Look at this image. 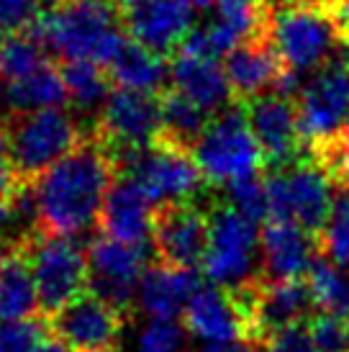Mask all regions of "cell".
Here are the masks:
<instances>
[{"mask_svg": "<svg viewBox=\"0 0 349 352\" xmlns=\"http://www.w3.org/2000/svg\"><path fill=\"white\" fill-rule=\"evenodd\" d=\"M116 180V167L93 134L75 152L62 157L34 186L39 229L57 236L87 234L100 221L106 196Z\"/></svg>", "mask_w": 349, "mask_h": 352, "instance_id": "6da1fadb", "label": "cell"}, {"mask_svg": "<svg viewBox=\"0 0 349 352\" xmlns=\"http://www.w3.org/2000/svg\"><path fill=\"white\" fill-rule=\"evenodd\" d=\"M29 34L62 62L93 59L103 67L128 36L121 13L106 0H52Z\"/></svg>", "mask_w": 349, "mask_h": 352, "instance_id": "7a4b0ae2", "label": "cell"}, {"mask_svg": "<svg viewBox=\"0 0 349 352\" xmlns=\"http://www.w3.org/2000/svg\"><path fill=\"white\" fill-rule=\"evenodd\" d=\"M270 41L285 69L313 75L347 54V39L334 8L319 6H272Z\"/></svg>", "mask_w": 349, "mask_h": 352, "instance_id": "3957f363", "label": "cell"}, {"mask_svg": "<svg viewBox=\"0 0 349 352\" xmlns=\"http://www.w3.org/2000/svg\"><path fill=\"white\" fill-rule=\"evenodd\" d=\"M203 275L214 285L242 291L262 280L260 229L236 208L221 201L208 206V247L203 254Z\"/></svg>", "mask_w": 349, "mask_h": 352, "instance_id": "277c9868", "label": "cell"}, {"mask_svg": "<svg viewBox=\"0 0 349 352\" xmlns=\"http://www.w3.org/2000/svg\"><path fill=\"white\" fill-rule=\"evenodd\" d=\"M10 157L21 183H34L90 137L75 113L65 108H44L5 118Z\"/></svg>", "mask_w": 349, "mask_h": 352, "instance_id": "5b68a950", "label": "cell"}, {"mask_svg": "<svg viewBox=\"0 0 349 352\" xmlns=\"http://www.w3.org/2000/svg\"><path fill=\"white\" fill-rule=\"evenodd\" d=\"M193 157L205 183L214 188H229L244 177L260 175L267 167L244 106L216 113L193 144Z\"/></svg>", "mask_w": 349, "mask_h": 352, "instance_id": "8992f818", "label": "cell"}, {"mask_svg": "<svg viewBox=\"0 0 349 352\" xmlns=\"http://www.w3.org/2000/svg\"><path fill=\"white\" fill-rule=\"evenodd\" d=\"M264 186L270 196V219H282L319 236L334 206L337 180L311 155L291 165L267 167Z\"/></svg>", "mask_w": 349, "mask_h": 352, "instance_id": "52a82bcc", "label": "cell"}, {"mask_svg": "<svg viewBox=\"0 0 349 352\" xmlns=\"http://www.w3.org/2000/svg\"><path fill=\"white\" fill-rule=\"evenodd\" d=\"M298 126L306 155L319 152L347 131L349 121V52L308 75L298 96Z\"/></svg>", "mask_w": 349, "mask_h": 352, "instance_id": "ba28073f", "label": "cell"}, {"mask_svg": "<svg viewBox=\"0 0 349 352\" xmlns=\"http://www.w3.org/2000/svg\"><path fill=\"white\" fill-rule=\"evenodd\" d=\"M21 250L31 263L39 294V314L44 319L54 316L87 291V250L72 236L36 232Z\"/></svg>", "mask_w": 349, "mask_h": 352, "instance_id": "9c48e42d", "label": "cell"}, {"mask_svg": "<svg viewBox=\"0 0 349 352\" xmlns=\"http://www.w3.org/2000/svg\"><path fill=\"white\" fill-rule=\"evenodd\" d=\"M118 175L139 180L155 206L198 201L208 186L193 152L167 139H157L155 144L136 149Z\"/></svg>", "mask_w": 349, "mask_h": 352, "instance_id": "30bf717a", "label": "cell"}, {"mask_svg": "<svg viewBox=\"0 0 349 352\" xmlns=\"http://www.w3.org/2000/svg\"><path fill=\"white\" fill-rule=\"evenodd\" d=\"M47 322L49 332L72 352H118L124 344L128 314L85 291Z\"/></svg>", "mask_w": 349, "mask_h": 352, "instance_id": "8fae6325", "label": "cell"}, {"mask_svg": "<svg viewBox=\"0 0 349 352\" xmlns=\"http://www.w3.org/2000/svg\"><path fill=\"white\" fill-rule=\"evenodd\" d=\"M146 267L149 257L144 245H128L95 234L87 245V291L131 314Z\"/></svg>", "mask_w": 349, "mask_h": 352, "instance_id": "7c38bea8", "label": "cell"}, {"mask_svg": "<svg viewBox=\"0 0 349 352\" xmlns=\"http://www.w3.org/2000/svg\"><path fill=\"white\" fill-rule=\"evenodd\" d=\"M90 134L113 147H149L162 137V96L111 88Z\"/></svg>", "mask_w": 349, "mask_h": 352, "instance_id": "4fadbf2b", "label": "cell"}, {"mask_svg": "<svg viewBox=\"0 0 349 352\" xmlns=\"http://www.w3.org/2000/svg\"><path fill=\"white\" fill-rule=\"evenodd\" d=\"M152 247L157 263L195 270L208 247V208L198 201L157 206Z\"/></svg>", "mask_w": 349, "mask_h": 352, "instance_id": "5bb4252c", "label": "cell"}, {"mask_svg": "<svg viewBox=\"0 0 349 352\" xmlns=\"http://www.w3.org/2000/svg\"><path fill=\"white\" fill-rule=\"evenodd\" d=\"M242 106L264 155V165L282 167L306 157L295 100L278 93H262L252 100H244Z\"/></svg>", "mask_w": 349, "mask_h": 352, "instance_id": "9a60e30c", "label": "cell"}, {"mask_svg": "<svg viewBox=\"0 0 349 352\" xmlns=\"http://www.w3.org/2000/svg\"><path fill=\"white\" fill-rule=\"evenodd\" d=\"M183 327L205 344L252 342L249 314L236 291L221 285L198 288L183 311Z\"/></svg>", "mask_w": 349, "mask_h": 352, "instance_id": "2e32d148", "label": "cell"}, {"mask_svg": "<svg viewBox=\"0 0 349 352\" xmlns=\"http://www.w3.org/2000/svg\"><path fill=\"white\" fill-rule=\"evenodd\" d=\"M236 294L244 298L249 314L252 342L262 344L267 337L285 327L306 322L313 309L306 278L301 280H260L252 288H242Z\"/></svg>", "mask_w": 349, "mask_h": 352, "instance_id": "e0dca14e", "label": "cell"}, {"mask_svg": "<svg viewBox=\"0 0 349 352\" xmlns=\"http://www.w3.org/2000/svg\"><path fill=\"white\" fill-rule=\"evenodd\" d=\"M121 21L131 39L162 57H174L195 29V13L188 0H131Z\"/></svg>", "mask_w": 349, "mask_h": 352, "instance_id": "ac0fdd59", "label": "cell"}, {"mask_svg": "<svg viewBox=\"0 0 349 352\" xmlns=\"http://www.w3.org/2000/svg\"><path fill=\"white\" fill-rule=\"evenodd\" d=\"M157 206L149 198L142 183L131 175H116L113 186L108 190L98 229L100 234L128 242V245H146L152 242V226H155Z\"/></svg>", "mask_w": 349, "mask_h": 352, "instance_id": "d6986e66", "label": "cell"}, {"mask_svg": "<svg viewBox=\"0 0 349 352\" xmlns=\"http://www.w3.org/2000/svg\"><path fill=\"white\" fill-rule=\"evenodd\" d=\"M319 239L303 226L270 219L260 232L262 280H301L319 254Z\"/></svg>", "mask_w": 349, "mask_h": 352, "instance_id": "ffe728a7", "label": "cell"}, {"mask_svg": "<svg viewBox=\"0 0 349 352\" xmlns=\"http://www.w3.org/2000/svg\"><path fill=\"white\" fill-rule=\"evenodd\" d=\"M170 85L193 100L195 106L203 108L208 116H216L236 103L226 69L208 57L177 52L170 65Z\"/></svg>", "mask_w": 349, "mask_h": 352, "instance_id": "44dd1931", "label": "cell"}, {"mask_svg": "<svg viewBox=\"0 0 349 352\" xmlns=\"http://www.w3.org/2000/svg\"><path fill=\"white\" fill-rule=\"evenodd\" d=\"M223 69H226V78L232 82L234 98L244 103V100H252L262 93H272L285 65L278 57L270 36H262V39H249L242 41L239 47H234L226 54Z\"/></svg>", "mask_w": 349, "mask_h": 352, "instance_id": "7402d4cb", "label": "cell"}, {"mask_svg": "<svg viewBox=\"0 0 349 352\" xmlns=\"http://www.w3.org/2000/svg\"><path fill=\"white\" fill-rule=\"evenodd\" d=\"M198 273L193 267H172L155 263L146 267L136 291V306L149 319H174L185 311L188 301L198 291Z\"/></svg>", "mask_w": 349, "mask_h": 352, "instance_id": "603a6c76", "label": "cell"}, {"mask_svg": "<svg viewBox=\"0 0 349 352\" xmlns=\"http://www.w3.org/2000/svg\"><path fill=\"white\" fill-rule=\"evenodd\" d=\"M67 103L69 96L62 78V67H54L52 62L26 78L0 82V111L5 113V118L44 108H65Z\"/></svg>", "mask_w": 349, "mask_h": 352, "instance_id": "cb8c5ba5", "label": "cell"}, {"mask_svg": "<svg viewBox=\"0 0 349 352\" xmlns=\"http://www.w3.org/2000/svg\"><path fill=\"white\" fill-rule=\"evenodd\" d=\"M111 80L121 88L142 90L162 96L170 85V65L167 57L152 52L149 47L126 36V41L118 47L113 59L106 65Z\"/></svg>", "mask_w": 349, "mask_h": 352, "instance_id": "d4e9b609", "label": "cell"}, {"mask_svg": "<svg viewBox=\"0 0 349 352\" xmlns=\"http://www.w3.org/2000/svg\"><path fill=\"white\" fill-rule=\"evenodd\" d=\"M39 314V294L23 250H13L0 267V322L31 319Z\"/></svg>", "mask_w": 349, "mask_h": 352, "instance_id": "484cf974", "label": "cell"}, {"mask_svg": "<svg viewBox=\"0 0 349 352\" xmlns=\"http://www.w3.org/2000/svg\"><path fill=\"white\" fill-rule=\"evenodd\" d=\"M62 78L67 85L72 111L78 116L95 121L111 93L108 69L93 59H69V62H62Z\"/></svg>", "mask_w": 349, "mask_h": 352, "instance_id": "4316f807", "label": "cell"}, {"mask_svg": "<svg viewBox=\"0 0 349 352\" xmlns=\"http://www.w3.org/2000/svg\"><path fill=\"white\" fill-rule=\"evenodd\" d=\"M211 118L214 116H208L203 108L195 106L183 93L165 90L162 93V137L159 139H167L177 147L193 152V144L201 139Z\"/></svg>", "mask_w": 349, "mask_h": 352, "instance_id": "83f0119b", "label": "cell"}, {"mask_svg": "<svg viewBox=\"0 0 349 352\" xmlns=\"http://www.w3.org/2000/svg\"><path fill=\"white\" fill-rule=\"evenodd\" d=\"M313 309L326 314H347L349 309V273H344L339 265H334L329 257L316 254L306 273Z\"/></svg>", "mask_w": 349, "mask_h": 352, "instance_id": "f1b7e54d", "label": "cell"}, {"mask_svg": "<svg viewBox=\"0 0 349 352\" xmlns=\"http://www.w3.org/2000/svg\"><path fill=\"white\" fill-rule=\"evenodd\" d=\"M319 252L349 273V180L337 183L334 206L324 229L319 232Z\"/></svg>", "mask_w": 349, "mask_h": 352, "instance_id": "f546056e", "label": "cell"}, {"mask_svg": "<svg viewBox=\"0 0 349 352\" xmlns=\"http://www.w3.org/2000/svg\"><path fill=\"white\" fill-rule=\"evenodd\" d=\"M49 62V52L41 47V41L29 34H10L0 47V82H13L36 72Z\"/></svg>", "mask_w": 349, "mask_h": 352, "instance_id": "4dcf8cb0", "label": "cell"}, {"mask_svg": "<svg viewBox=\"0 0 349 352\" xmlns=\"http://www.w3.org/2000/svg\"><path fill=\"white\" fill-rule=\"evenodd\" d=\"M223 201L257 224L270 221V196H267V186H264V173L244 177L239 183L223 188Z\"/></svg>", "mask_w": 349, "mask_h": 352, "instance_id": "1f68e13d", "label": "cell"}, {"mask_svg": "<svg viewBox=\"0 0 349 352\" xmlns=\"http://www.w3.org/2000/svg\"><path fill=\"white\" fill-rule=\"evenodd\" d=\"M49 337V322L44 316L0 322V352H34Z\"/></svg>", "mask_w": 349, "mask_h": 352, "instance_id": "d6a6232c", "label": "cell"}, {"mask_svg": "<svg viewBox=\"0 0 349 352\" xmlns=\"http://www.w3.org/2000/svg\"><path fill=\"white\" fill-rule=\"evenodd\" d=\"M185 334L188 329L174 319H149L139 332L136 347L139 352H183Z\"/></svg>", "mask_w": 349, "mask_h": 352, "instance_id": "836d02e7", "label": "cell"}, {"mask_svg": "<svg viewBox=\"0 0 349 352\" xmlns=\"http://www.w3.org/2000/svg\"><path fill=\"white\" fill-rule=\"evenodd\" d=\"M308 329L319 352H349V324L344 314L319 311L308 322Z\"/></svg>", "mask_w": 349, "mask_h": 352, "instance_id": "e575fe53", "label": "cell"}, {"mask_svg": "<svg viewBox=\"0 0 349 352\" xmlns=\"http://www.w3.org/2000/svg\"><path fill=\"white\" fill-rule=\"evenodd\" d=\"M44 10L41 0H0V31L21 34L34 26Z\"/></svg>", "mask_w": 349, "mask_h": 352, "instance_id": "d590c367", "label": "cell"}, {"mask_svg": "<svg viewBox=\"0 0 349 352\" xmlns=\"http://www.w3.org/2000/svg\"><path fill=\"white\" fill-rule=\"evenodd\" d=\"M262 347H264V352H319L306 322L275 332L262 342Z\"/></svg>", "mask_w": 349, "mask_h": 352, "instance_id": "8d00e7d4", "label": "cell"}, {"mask_svg": "<svg viewBox=\"0 0 349 352\" xmlns=\"http://www.w3.org/2000/svg\"><path fill=\"white\" fill-rule=\"evenodd\" d=\"M19 186L21 180L16 175V167H13V157H10L8 129H5V121L0 118V204H5Z\"/></svg>", "mask_w": 349, "mask_h": 352, "instance_id": "74e56055", "label": "cell"}, {"mask_svg": "<svg viewBox=\"0 0 349 352\" xmlns=\"http://www.w3.org/2000/svg\"><path fill=\"white\" fill-rule=\"evenodd\" d=\"M201 352H264L257 342H226V344H205Z\"/></svg>", "mask_w": 349, "mask_h": 352, "instance_id": "f35d334b", "label": "cell"}, {"mask_svg": "<svg viewBox=\"0 0 349 352\" xmlns=\"http://www.w3.org/2000/svg\"><path fill=\"white\" fill-rule=\"evenodd\" d=\"M272 6H319V8H334L339 6V0H270Z\"/></svg>", "mask_w": 349, "mask_h": 352, "instance_id": "ab89813d", "label": "cell"}, {"mask_svg": "<svg viewBox=\"0 0 349 352\" xmlns=\"http://www.w3.org/2000/svg\"><path fill=\"white\" fill-rule=\"evenodd\" d=\"M34 352H72V350H69L67 344L62 342L59 337H54V334H52V337H47V340H44V342H41Z\"/></svg>", "mask_w": 349, "mask_h": 352, "instance_id": "60d3db41", "label": "cell"}, {"mask_svg": "<svg viewBox=\"0 0 349 352\" xmlns=\"http://www.w3.org/2000/svg\"><path fill=\"white\" fill-rule=\"evenodd\" d=\"M337 16L341 21V31H344V39H347V47H349V0H339Z\"/></svg>", "mask_w": 349, "mask_h": 352, "instance_id": "b9f144b4", "label": "cell"}, {"mask_svg": "<svg viewBox=\"0 0 349 352\" xmlns=\"http://www.w3.org/2000/svg\"><path fill=\"white\" fill-rule=\"evenodd\" d=\"M13 252V247L8 245V239L5 236H0V267H3V263H5V257Z\"/></svg>", "mask_w": 349, "mask_h": 352, "instance_id": "7bdbcfd3", "label": "cell"}, {"mask_svg": "<svg viewBox=\"0 0 349 352\" xmlns=\"http://www.w3.org/2000/svg\"><path fill=\"white\" fill-rule=\"evenodd\" d=\"M188 3H190L193 8H211L216 0H188Z\"/></svg>", "mask_w": 349, "mask_h": 352, "instance_id": "ee69618b", "label": "cell"}, {"mask_svg": "<svg viewBox=\"0 0 349 352\" xmlns=\"http://www.w3.org/2000/svg\"><path fill=\"white\" fill-rule=\"evenodd\" d=\"M106 3H111V6H113V8H116L118 13H124V8H126L131 0H106Z\"/></svg>", "mask_w": 349, "mask_h": 352, "instance_id": "f6af8a7d", "label": "cell"}, {"mask_svg": "<svg viewBox=\"0 0 349 352\" xmlns=\"http://www.w3.org/2000/svg\"><path fill=\"white\" fill-rule=\"evenodd\" d=\"M3 41H5V39H3V31H0V47H3Z\"/></svg>", "mask_w": 349, "mask_h": 352, "instance_id": "bcb514c9", "label": "cell"}, {"mask_svg": "<svg viewBox=\"0 0 349 352\" xmlns=\"http://www.w3.org/2000/svg\"><path fill=\"white\" fill-rule=\"evenodd\" d=\"M344 316H347V324H349V309H347V314H344Z\"/></svg>", "mask_w": 349, "mask_h": 352, "instance_id": "7dc6e473", "label": "cell"}, {"mask_svg": "<svg viewBox=\"0 0 349 352\" xmlns=\"http://www.w3.org/2000/svg\"><path fill=\"white\" fill-rule=\"evenodd\" d=\"M347 139H349V121H347Z\"/></svg>", "mask_w": 349, "mask_h": 352, "instance_id": "c3c4849f", "label": "cell"}]
</instances>
